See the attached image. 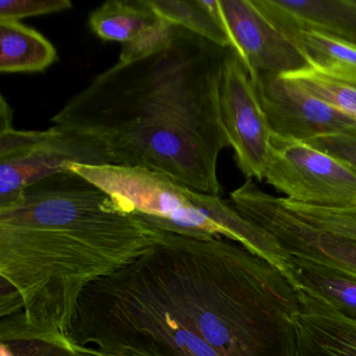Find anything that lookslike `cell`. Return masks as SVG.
Returning a JSON list of instances; mask_svg holds the SVG:
<instances>
[{"mask_svg":"<svg viewBox=\"0 0 356 356\" xmlns=\"http://www.w3.org/2000/svg\"><path fill=\"white\" fill-rule=\"evenodd\" d=\"M251 79L291 74L309 65L301 51L254 5L253 0H206Z\"/></svg>","mask_w":356,"mask_h":356,"instance_id":"obj_8","label":"cell"},{"mask_svg":"<svg viewBox=\"0 0 356 356\" xmlns=\"http://www.w3.org/2000/svg\"><path fill=\"white\" fill-rule=\"evenodd\" d=\"M281 205L298 220L322 232L356 241V207L324 208L291 202L279 197Z\"/></svg>","mask_w":356,"mask_h":356,"instance_id":"obj_19","label":"cell"},{"mask_svg":"<svg viewBox=\"0 0 356 356\" xmlns=\"http://www.w3.org/2000/svg\"><path fill=\"white\" fill-rule=\"evenodd\" d=\"M72 8L70 0H1L0 20L20 22L24 18L59 13Z\"/></svg>","mask_w":356,"mask_h":356,"instance_id":"obj_21","label":"cell"},{"mask_svg":"<svg viewBox=\"0 0 356 356\" xmlns=\"http://www.w3.org/2000/svg\"><path fill=\"white\" fill-rule=\"evenodd\" d=\"M295 284L241 243L158 229L79 302L68 339L113 356H297Z\"/></svg>","mask_w":356,"mask_h":356,"instance_id":"obj_1","label":"cell"},{"mask_svg":"<svg viewBox=\"0 0 356 356\" xmlns=\"http://www.w3.org/2000/svg\"><path fill=\"white\" fill-rule=\"evenodd\" d=\"M289 279L323 296L337 310L356 321V279L300 257H289Z\"/></svg>","mask_w":356,"mask_h":356,"instance_id":"obj_15","label":"cell"},{"mask_svg":"<svg viewBox=\"0 0 356 356\" xmlns=\"http://www.w3.org/2000/svg\"><path fill=\"white\" fill-rule=\"evenodd\" d=\"M58 60L51 41L15 20H0V72H43Z\"/></svg>","mask_w":356,"mask_h":356,"instance_id":"obj_14","label":"cell"},{"mask_svg":"<svg viewBox=\"0 0 356 356\" xmlns=\"http://www.w3.org/2000/svg\"><path fill=\"white\" fill-rule=\"evenodd\" d=\"M157 234L72 170L32 185L0 211V341L68 337L86 289L143 256Z\"/></svg>","mask_w":356,"mask_h":356,"instance_id":"obj_3","label":"cell"},{"mask_svg":"<svg viewBox=\"0 0 356 356\" xmlns=\"http://www.w3.org/2000/svg\"><path fill=\"white\" fill-rule=\"evenodd\" d=\"M303 53L310 65L356 76V47L318 33L295 31L285 35Z\"/></svg>","mask_w":356,"mask_h":356,"instance_id":"obj_18","label":"cell"},{"mask_svg":"<svg viewBox=\"0 0 356 356\" xmlns=\"http://www.w3.org/2000/svg\"><path fill=\"white\" fill-rule=\"evenodd\" d=\"M153 9L172 26L184 29L224 49H231L230 39L222 30L206 0H149Z\"/></svg>","mask_w":356,"mask_h":356,"instance_id":"obj_17","label":"cell"},{"mask_svg":"<svg viewBox=\"0 0 356 356\" xmlns=\"http://www.w3.org/2000/svg\"><path fill=\"white\" fill-rule=\"evenodd\" d=\"M91 31L99 39L122 44L120 61L131 63L165 47L175 26L161 17L149 0H109L91 12Z\"/></svg>","mask_w":356,"mask_h":356,"instance_id":"obj_11","label":"cell"},{"mask_svg":"<svg viewBox=\"0 0 356 356\" xmlns=\"http://www.w3.org/2000/svg\"><path fill=\"white\" fill-rule=\"evenodd\" d=\"M272 134L309 143L329 135L356 136V122L293 83L272 74L252 79Z\"/></svg>","mask_w":356,"mask_h":356,"instance_id":"obj_10","label":"cell"},{"mask_svg":"<svg viewBox=\"0 0 356 356\" xmlns=\"http://www.w3.org/2000/svg\"><path fill=\"white\" fill-rule=\"evenodd\" d=\"M282 78L332 106L356 122V76L328 72L314 65Z\"/></svg>","mask_w":356,"mask_h":356,"instance_id":"obj_16","label":"cell"},{"mask_svg":"<svg viewBox=\"0 0 356 356\" xmlns=\"http://www.w3.org/2000/svg\"><path fill=\"white\" fill-rule=\"evenodd\" d=\"M5 343L12 356H113L95 348L72 343L65 337L30 335Z\"/></svg>","mask_w":356,"mask_h":356,"instance_id":"obj_20","label":"cell"},{"mask_svg":"<svg viewBox=\"0 0 356 356\" xmlns=\"http://www.w3.org/2000/svg\"><path fill=\"white\" fill-rule=\"evenodd\" d=\"M295 287L299 300L297 356H356V321L312 289L301 284Z\"/></svg>","mask_w":356,"mask_h":356,"instance_id":"obj_12","label":"cell"},{"mask_svg":"<svg viewBox=\"0 0 356 356\" xmlns=\"http://www.w3.org/2000/svg\"><path fill=\"white\" fill-rule=\"evenodd\" d=\"M310 145L345 162L356 170V136L329 135L309 141Z\"/></svg>","mask_w":356,"mask_h":356,"instance_id":"obj_22","label":"cell"},{"mask_svg":"<svg viewBox=\"0 0 356 356\" xmlns=\"http://www.w3.org/2000/svg\"><path fill=\"white\" fill-rule=\"evenodd\" d=\"M229 202L248 222L272 235L287 257L304 258L356 279V241L307 226L252 179L233 191Z\"/></svg>","mask_w":356,"mask_h":356,"instance_id":"obj_7","label":"cell"},{"mask_svg":"<svg viewBox=\"0 0 356 356\" xmlns=\"http://www.w3.org/2000/svg\"><path fill=\"white\" fill-rule=\"evenodd\" d=\"M72 164H111L95 137L54 124L44 131H0V211L22 203L28 188Z\"/></svg>","mask_w":356,"mask_h":356,"instance_id":"obj_5","label":"cell"},{"mask_svg":"<svg viewBox=\"0 0 356 356\" xmlns=\"http://www.w3.org/2000/svg\"><path fill=\"white\" fill-rule=\"evenodd\" d=\"M228 51L175 26L165 47L114 64L68 99L51 122L103 143L114 165L155 170L220 195L218 158L231 147L220 102Z\"/></svg>","mask_w":356,"mask_h":356,"instance_id":"obj_2","label":"cell"},{"mask_svg":"<svg viewBox=\"0 0 356 356\" xmlns=\"http://www.w3.org/2000/svg\"><path fill=\"white\" fill-rule=\"evenodd\" d=\"M220 112L237 168L248 179L264 181L272 131L241 58L229 49L220 83Z\"/></svg>","mask_w":356,"mask_h":356,"instance_id":"obj_9","label":"cell"},{"mask_svg":"<svg viewBox=\"0 0 356 356\" xmlns=\"http://www.w3.org/2000/svg\"><path fill=\"white\" fill-rule=\"evenodd\" d=\"M70 170L155 228L200 238L225 237L262 256L289 275V257L276 239L248 222L220 195L200 193L147 168L72 164Z\"/></svg>","mask_w":356,"mask_h":356,"instance_id":"obj_4","label":"cell"},{"mask_svg":"<svg viewBox=\"0 0 356 356\" xmlns=\"http://www.w3.org/2000/svg\"><path fill=\"white\" fill-rule=\"evenodd\" d=\"M253 3L282 34L306 31L356 47V0H253Z\"/></svg>","mask_w":356,"mask_h":356,"instance_id":"obj_13","label":"cell"},{"mask_svg":"<svg viewBox=\"0 0 356 356\" xmlns=\"http://www.w3.org/2000/svg\"><path fill=\"white\" fill-rule=\"evenodd\" d=\"M264 180L291 202L356 207V170L309 143L272 134Z\"/></svg>","mask_w":356,"mask_h":356,"instance_id":"obj_6","label":"cell"}]
</instances>
